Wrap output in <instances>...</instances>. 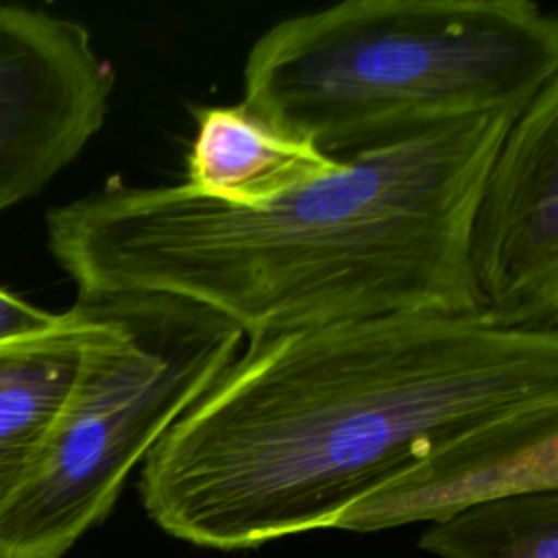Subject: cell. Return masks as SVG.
<instances>
[{"mask_svg": "<svg viewBox=\"0 0 558 558\" xmlns=\"http://www.w3.org/2000/svg\"><path fill=\"white\" fill-rule=\"evenodd\" d=\"M558 403V333L392 314L248 342L140 464L166 534L251 549L333 527L440 442Z\"/></svg>", "mask_w": 558, "mask_h": 558, "instance_id": "obj_1", "label": "cell"}, {"mask_svg": "<svg viewBox=\"0 0 558 558\" xmlns=\"http://www.w3.org/2000/svg\"><path fill=\"white\" fill-rule=\"evenodd\" d=\"M517 116L497 109L360 150L259 209L113 177L52 207L46 242L76 296H179L248 342L392 314H477L469 225Z\"/></svg>", "mask_w": 558, "mask_h": 558, "instance_id": "obj_2", "label": "cell"}, {"mask_svg": "<svg viewBox=\"0 0 558 558\" xmlns=\"http://www.w3.org/2000/svg\"><path fill=\"white\" fill-rule=\"evenodd\" d=\"M558 76V20L530 0H344L248 48L246 105L331 157L527 102Z\"/></svg>", "mask_w": 558, "mask_h": 558, "instance_id": "obj_3", "label": "cell"}, {"mask_svg": "<svg viewBox=\"0 0 558 558\" xmlns=\"http://www.w3.org/2000/svg\"><path fill=\"white\" fill-rule=\"evenodd\" d=\"M107 318L44 445L0 508V558H63L131 471L242 351L244 333L192 301L76 296Z\"/></svg>", "mask_w": 558, "mask_h": 558, "instance_id": "obj_4", "label": "cell"}, {"mask_svg": "<svg viewBox=\"0 0 558 558\" xmlns=\"http://www.w3.org/2000/svg\"><path fill=\"white\" fill-rule=\"evenodd\" d=\"M466 257L480 318L558 333V76L508 126L473 207Z\"/></svg>", "mask_w": 558, "mask_h": 558, "instance_id": "obj_5", "label": "cell"}, {"mask_svg": "<svg viewBox=\"0 0 558 558\" xmlns=\"http://www.w3.org/2000/svg\"><path fill=\"white\" fill-rule=\"evenodd\" d=\"M113 85L85 24L0 4V211L39 194L83 153Z\"/></svg>", "mask_w": 558, "mask_h": 558, "instance_id": "obj_6", "label": "cell"}, {"mask_svg": "<svg viewBox=\"0 0 558 558\" xmlns=\"http://www.w3.org/2000/svg\"><path fill=\"white\" fill-rule=\"evenodd\" d=\"M558 490V403L475 425L353 504L333 525L377 532L453 514L510 495Z\"/></svg>", "mask_w": 558, "mask_h": 558, "instance_id": "obj_7", "label": "cell"}, {"mask_svg": "<svg viewBox=\"0 0 558 558\" xmlns=\"http://www.w3.org/2000/svg\"><path fill=\"white\" fill-rule=\"evenodd\" d=\"M192 113L196 133L183 185L216 203L259 209L342 166V157L275 129L242 102L194 107Z\"/></svg>", "mask_w": 558, "mask_h": 558, "instance_id": "obj_8", "label": "cell"}, {"mask_svg": "<svg viewBox=\"0 0 558 558\" xmlns=\"http://www.w3.org/2000/svg\"><path fill=\"white\" fill-rule=\"evenodd\" d=\"M105 329L98 307L74 301L52 327L0 342V508L33 466L85 351Z\"/></svg>", "mask_w": 558, "mask_h": 558, "instance_id": "obj_9", "label": "cell"}, {"mask_svg": "<svg viewBox=\"0 0 558 558\" xmlns=\"http://www.w3.org/2000/svg\"><path fill=\"white\" fill-rule=\"evenodd\" d=\"M418 547L438 558H558V490L466 508L432 523Z\"/></svg>", "mask_w": 558, "mask_h": 558, "instance_id": "obj_10", "label": "cell"}, {"mask_svg": "<svg viewBox=\"0 0 558 558\" xmlns=\"http://www.w3.org/2000/svg\"><path fill=\"white\" fill-rule=\"evenodd\" d=\"M61 314L35 307L26 299L0 288V342L17 340L52 327Z\"/></svg>", "mask_w": 558, "mask_h": 558, "instance_id": "obj_11", "label": "cell"}]
</instances>
